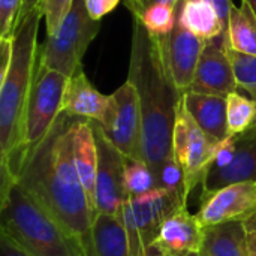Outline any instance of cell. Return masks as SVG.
Segmentation results:
<instances>
[{"label":"cell","instance_id":"obj_10","mask_svg":"<svg viewBox=\"0 0 256 256\" xmlns=\"http://www.w3.org/2000/svg\"><path fill=\"white\" fill-rule=\"evenodd\" d=\"M255 214L256 182H243L201 196V207L196 218L206 228L231 222L244 224Z\"/></svg>","mask_w":256,"mask_h":256},{"label":"cell","instance_id":"obj_34","mask_svg":"<svg viewBox=\"0 0 256 256\" xmlns=\"http://www.w3.org/2000/svg\"><path fill=\"white\" fill-rule=\"evenodd\" d=\"M0 256H28L21 250L9 237L0 232Z\"/></svg>","mask_w":256,"mask_h":256},{"label":"cell","instance_id":"obj_27","mask_svg":"<svg viewBox=\"0 0 256 256\" xmlns=\"http://www.w3.org/2000/svg\"><path fill=\"white\" fill-rule=\"evenodd\" d=\"M75 0H40L38 4L39 12L45 18L46 36H54L64 18L70 12Z\"/></svg>","mask_w":256,"mask_h":256},{"label":"cell","instance_id":"obj_11","mask_svg":"<svg viewBox=\"0 0 256 256\" xmlns=\"http://www.w3.org/2000/svg\"><path fill=\"white\" fill-rule=\"evenodd\" d=\"M204 240V226L188 206L177 207L162 224L146 256H196Z\"/></svg>","mask_w":256,"mask_h":256},{"label":"cell","instance_id":"obj_29","mask_svg":"<svg viewBox=\"0 0 256 256\" xmlns=\"http://www.w3.org/2000/svg\"><path fill=\"white\" fill-rule=\"evenodd\" d=\"M22 0H0V38H14V27Z\"/></svg>","mask_w":256,"mask_h":256},{"label":"cell","instance_id":"obj_14","mask_svg":"<svg viewBox=\"0 0 256 256\" xmlns=\"http://www.w3.org/2000/svg\"><path fill=\"white\" fill-rule=\"evenodd\" d=\"M236 148L231 162L220 170H210L202 182V195H210L225 186L256 182V124L248 132L234 136Z\"/></svg>","mask_w":256,"mask_h":256},{"label":"cell","instance_id":"obj_24","mask_svg":"<svg viewBox=\"0 0 256 256\" xmlns=\"http://www.w3.org/2000/svg\"><path fill=\"white\" fill-rule=\"evenodd\" d=\"M124 188L129 198H136L158 189L156 177L146 160L126 159Z\"/></svg>","mask_w":256,"mask_h":256},{"label":"cell","instance_id":"obj_5","mask_svg":"<svg viewBox=\"0 0 256 256\" xmlns=\"http://www.w3.org/2000/svg\"><path fill=\"white\" fill-rule=\"evenodd\" d=\"M100 22L87 10L86 0H75L54 36H46L38 51V62L68 78L82 69V57L99 33Z\"/></svg>","mask_w":256,"mask_h":256},{"label":"cell","instance_id":"obj_30","mask_svg":"<svg viewBox=\"0 0 256 256\" xmlns=\"http://www.w3.org/2000/svg\"><path fill=\"white\" fill-rule=\"evenodd\" d=\"M120 0H86L87 10L90 16L96 21H100L105 15L112 12Z\"/></svg>","mask_w":256,"mask_h":256},{"label":"cell","instance_id":"obj_6","mask_svg":"<svg viewBox=\"0 0 256 256\" xmlns=\"http://www.w3.org/2000/svg\"><path fill=\"white\" fill-rule=\"evenodd\" d=\"M194 120L186 110L183 96L177 106V117L172 138V154L184 176V198L188 200L192 190L202 184L208 168L213 164L218 146Z\"/></svg>","mask_w":256,"mask_h":256},{"label":"cell","instance_id":"obj_39","mask_svg":"<svg viewBox=\"0 0 256 256\" xmlns=\"http://www.w3.org/2000/svg\"><path fill=\"white\" fill-rule=\"evenodd\" d=\"M248 3H250V6L254 8V10L256 12V0H246Z\"/></svg>","mask_w":256,"mask_h":256},{"label":"cell","instance_id":"obj_32","mask_svg":"<svg viewBox=\"0 0 256 256\" xmlns=\"http://www.w3.org/2000/svg\"><path fill=\"white\" fill-rule=\"evenodd\" d=\"M124 3L129 8V10L132 12V15H138L142 10L148 9L150 6H154V4H170V6L177 8L178 0H124Z\"/></svg>","mask_w":256,"mask_h":256},{"label":"cell","instance_id":"obj_3","mask_svg":"<svg viewBox=\"0 0 256 256\" xmlns=\"http://www.w3.org/2000/svg\"><path fill=\"white\" fill-rule=\"evenodd\" d=\"M42 14L36 8L14 34V58L0 82V170L2 190L16 177L26 153V114L38 64V30Z\"/></svg>","mask_w":256,"mask_h":256},{"label":"cell","instance_id":"obj_25","mask_svg":"<svg viewBox=\"0 0 256 256\" xmlns=\"http://www.w3.org/2000/svg\"><path fill=\"white\" fill-rule=\"evenodd\" d=\"M132 16L138 18L152 36L160 38L172 32V28L176 27L177 8L170 4H154L142 10L141 14Z\"/></svg>","mask_w":256,"mask_h":256},{"label":"cell","instance_id":"obj_28","mask_svg":"<svg viewBox=\"0 0 256 256\" xmlns=\"http://www.w3.org/2000/svg\"><path fill=\"white\" fill-rule=\"evenodd\" d=\"M156 183H158V188H162L176 195H180L188 202V200L184 198V176H183L180 165L174 159V154L170 156L160 166L158 177H156Z\"/></svg>","mask_w":256,"mask_h":256},{"label":"cell","instance_id":"obj_37","mask_svg":"<svg viewBox=\"0 0 256 256\" xmlns=\"http://www.w3.org/2000/svg\"><path fill=\"white\" fill-rule=\"evenodd\" d=\"M248 243H249V250H250V256H256V238L254 234H250L248 231Z\"/></svg>","mask_w":256,"mask_h":256},{"label":"cell","instance_id":"obj_4","mask_svg":"<svg viewBox=\"0 0 256 256\" xmlns=\"http://www.w3.org/2000/svg\"><path fill=\"white\" fill-rule=\"evenodd\" d=\"M0 232L28 256H84L78 240L16 180L0 192Z\"/></svg>","mask_w":256,"mask_h":256},{"label":"cell","instance_id":"obj_22","mask_svg":"<svg viewBox=\"0 0 256 256\" xmlns=\"http://www.w3.org/2000/svg\"><path fill=\"white\" fill-rule=\"evenodd\" d=\"M226 40L236 51L256 56V12L246 0L230 14Z\"/></svg>","mask_w":256,"mask_h":256},{"label":"cell","instance_id":"obj_13","mask_svg":"<svg viewBox=\"0 0 256 256\" xmlns=\"http://www.w3.org/2000/svg\"><path fill=\"white\" fill-rule=\"evenodd\" d=\"M225 39L206 40V46L198 60L192 86L188 92L216 94L226 98L237 92L238 84L231 62L224 48Z\"/></svg>","mask_w":256,"mask_h":256},{"label":"cell","instance_id":"obj_7","mask_svg":"<svg viewBox=\"0 0 256 256\" xmlns=\"http://www.w3.org/2000/svg\"><path fill=\"white\" fill-rule=\"evenodd\" d=\"M68 76L38 62L26 114V152L40 142L62 114Z\"/></svg>","mask_w":256,"mask_h":256},{"label":"cell","instance_id":"obj_31","mask_svg":"<svg viewBox=\"0 0 256 256\" xmlns=\"http://www.w3.org/2000/svg\"><path fill=\"white\" fill-rule=\"evenodd\" d=\"M14 58V38H0V82L6 78Z\"/></svg>","mask_w":256,"mask_h":256},{"label":"cell","instance_id":"obj_36","mask_svg":"<svg viewBox=\"0 0 256 256\" xmlns=\"http://www.w3.org/2000/svg\"><path fill=\"white\" fill-rule=\"evenodd\" d=\"M244 226H246V231H249L250 234H254L256 238V214L255 216H252L249 220L244 222Z\"/></svg>","mask_w":256,"mask_h":256},{"label":"cell","instance_id":"obj_9","mask_svg":"<svg viewBox=\"0 0 256 256\" xmlns=\"http://www.w3.org/2000/svg\"><path fill=\"white\" fill-rule=\"evenodd\" d=\"M90 122V120H88ZM98 147L96 214H117L129 198L124 188L126 158L108 140L99 123L90 122Z\"/></svg>","mask_w":256,"mask_h":256},{"label":"cell","instance_id":"obj_18","mask_svg":"<svg viewBox=\"0 0 256 256\" xmlns=\"http://www.w3.org/2000/svg\"><path fill=\"white\" fill-rule=\"evenodd\" d=\"M74 160L90 208L96 218V177H98V147L92 123L76 118L72 135Z\"/></svg>","mask_w":256,"mask_h":256},{"label":"cell","instance_id":"obj_33","mask_svg":"<svg viewBox=\"0 0 256 256\" xmlns=\"http://www.w3.org/2000/svg\"><path fill=\"white\" fill-rule=\"evenodd\" d=\"M178 2H183V0H178ZM208 2H212V3L214 4L218 14H219V16H220V20H222V22H224V26H225V28H226V32H228L230 14H231L232 8H234L236 4L232 3V0H208Z\"/></svg>","mask_w":256,"mask_h":256},{"label":"cell","instance_id":"obj_21","mask_svg":"<svg viewBox=\"0 0 256 256\" xmlns=\"http://www.w3.org/2000/svg\"><path fill=\"white\" fill-rule=\"evenodd\" d=\"M196 256H250L244 224L231 222L204 228V240Z\"/></svg>","mask_w":256,"mask_h":256},{"label":"cell","instance_id":"obj_35","mask_svg":"<svg viewBox=\"0 0 256 256\" xmlns=\"http://www.w3.org/2000/svg\"><path fill=\"white\" fill-rule=\"evenodd\" d=\"M39 2H40V0H22V3H21V9H20V14H18V16H16V21H15L14 34H15L16 28L21 26V22L26 20V16H27L28 14H32V12L38 8Z\"/></svg>","mask_w":256,"mask_h":256},{"label":"cell","instance_id":"obj_23","mask_svg":"<svg viewBox=\"0 0 256 256\" xmlns=\"http://www.w3.org/2000/svg\"><path fill=\"white\" fill-rule=\"evenodd\" d=\"M226 122L230 136H237L256 124V102L238 92L226 96Z\"/></svg>","mask_w":256,"mask_h":256},{"label":"cell","instance_id":"obj_1","mask_svg":"<svg viewBox=\"0 0 256 256\" xmlns=\"http://www.w3.org/2000/svg\"><path fill=\"white\" fill-rule=\"evenodd\" d=\"M75 120L62 112L48 135L27 148L15 180L78 240L82 249L94 214L75 168Z\"/></svg>","mask_w":256,"mask_h":256},{"label":"cell","instance_id":"obj_17","mask_svg":"<svg viewBox=\"0 0 256 256\" xmlns=\"http://www.w3.org/2000/svg\"><path fill=\"white\" fill-rule=\"evenodd\" d=\"M82 255L130 256L123 210H120L117 214H96L90 228L88 238L82 248Z\"/></svg>","mask_w":256,"mask_h":256},{"label":"cell","instance_id":"obj_15","mask_svg":"<svg viewBox=\"0 0 256 256\" xmlns=\"http://www.w3.org/2000/svg\"><path fill=\"white\" fill-rule=\"evenodd\" d=\"M182 204L188 202L180 195H176L162 188H158L146 195L130 198L136 230L144 244L146 254L156 238L165 219Z\"/></svg>","mask_w":256,"mask_h":256},{"label":"cell","instance_id":"obj_38","mask_svg":"<svg viewBox=\"0 0 256 256\" xmlns=\"http://www.w3.org/2000/svg\"><path fill=\"white\" fill-rule=\"evenodd\" d=\"M244 92H246V93H249V94H250V98H252V99L256 102V84L255 86H252V87H249V88H248V90H244Z\"/></svg>","mask_w":256,"mask_h":256},{"label":"cell","instance_id":"obj_12","mask_svg":"<svg viewBox=\"0 0 256 256\" xmlns=\"http://www.w3.org/2000/svg\"><path fill=\"white\" fill-rule=\"evenodd\" d=\"M165 66L176 84L184 93L190 88L198 60L206 46V40L189 32L178 21L172 32L158 38Z\"/></svg>","mask_w":256,"mask_h":256},{"label":"cell","instance_id":"obj_16","mask_svg":"<svg viewBox=\"0 0 256 256\" xmlns=\"http://www.w3.org/2000/svg\"><path fill=\"white\" fill-rule=\"evenodd\" d=\"M111 104V94H102L87 78L84 70H78L68 78L62 112L74 118H84L102 123Z\"/></svg>","mask_w":256,"mask_h":256},{"label":"cell","instance_id":"obj_26","mask_svg":"<svg viewBox=\"0 0 256 256\" xmlns=\"http://www.w3.org/2000/svg\"><path fill=\"white\" fill-rule=\"evenodd\" d=\"M225 52L231 62L238 88L248 90L249 87L256 84V56L252 54H244L240 51H236L234 48L230 46L226 38L224 42Z\"/></svg>","mask_w":256,"mask_h":256},{"label":"cell","instance_id":"obj_20","mask_svg":"<svg viewBox=\"0 0 256 256\" xmlns=\"http://www.w3.org/2000/svg\"><path fill=\"white\" fill-rule=\"evenodd\" d=\"M177 21L204 40L226 38V28L214 4L208 0L178 2Z\"/></svg>","mask_w":256,"mask_h":256},{"label":"cell","instance_id":"obj_8","mask_svg":"<svg viewBox=\"0 0 256 256\" xmlns=\"http://www.w3.org/2000/svg\"><path fill=\"white\" fill-rule=\"evenodd\" d=\"M99 124L126 159L144 160L140 96L130 81H126L111 94L108 112Z\"/></svg>","mask_w":256,"mask_h":256},{"label":"cell","instance_id":"obj_19","mask_svg":"<svg viewBox=\"0 0 256 256\" xmlns=\"http://www.w3.org/2000/svg\"><path fill=\"white\" fill-rule=\"evenodd\" d=\"M183 102L196 124L216 142L230 138L226 122V98L184 92Z\"/></svg>","mask_w":256,"mask_h":256},{"label":"cell","instance_id":"obj_2","mask_svg":"<svg viewBox=\"0 0 256 256\" xmlns=\"http://www.w3.org/2000/svg\"><path fill=\"white\" fill-rule=\"evenodd\" d=\"M128 81L135 86L140 96L144 160L158 177L164 162L172 156L177 106L183 93L165 66L158 38L135 16Z\"/></svg>","mask_w":256,"mask_h":256}]
</instances>
